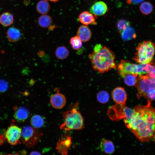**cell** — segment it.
<instances>
[{
    "label": "cell",
    "instance_id": "6da1fadb",
    "mask_svg": "<svg viewBox=\"0 0 155 155\" xmlns=\"http://www.w3.org/2000/svg\"><path fill=\"white\" fill-rule=\"evenodd\" d=\"M147 101L145 105L136 106L134 113L126 126L142 142H149L155 134V108Z\"/></svg>",
    "mask_w": 155,
    "mask_h": 155
},
{
    "label": "cell",
    "instance_id": "7a4b0ae2",
    "mask_svg": "<svg viewBox=\"0 0 155 155\" xmlns=\"http://www.w3.org/2000/svg\"><path fill=\"white\" fill-rule=\"evenodd\" d=\"M88 57L93 68L100 73H104L116 67L114 53L101 44H97L94 46Z\"/></svg>",
    "mask_w": 155,
    "mask_h": 155
},
{
    "label": "cell",
    "instance_id": "3957f363",
    "mask_svg": "<svg viewBox=\"0 0 155 155\" xmlns=\"http://www.w3.org/2000/svg\"><path fill=\"white\" fill-rule=\"evenodd\" d=\"M76 105L63 113L64 121L60 127L61 130L67 131L83 129L84 119L80 113L77 110L78 106Z\"/></svg>",
    "mask_w": 155,
    "mask_h": 155
},
{
    "label": "cell",
    "instance_id": "277c9868",
    "mask_svg": "<svg viewBox=\"0 0 155 155\" xmlns=\"http://www.w3.org/2000/svg\"><path fill=\"white\" fill-rule=\"evenodd\" d=\"M136 52L133 59L140 63H150L155 53L154 44L151 41H144L140 43L136 48Z\"/></svg>",
    "mask_w": 155,
    "mask_h": 155
},
{
    "label": "cell",
    "instance_id": "5b68a950",
    "mask_svg": "<svg viewBox=\"0 0 155 155\" xmlns=\"http://www.w3.org/2000/svg\"><path fill=\"white\" fill-rule=\"evenodd\" d=\"M134 113L133 109L117 103L110 107L108 111V116L111 120L117 121L123 119L126 126L130 122Z\"/></svg>",
    "mask_w": 155,
    "mask_h": 155
},
{
    "label": "cell",
    "instance_id": "8992f818",
    "mask_svg": "<svg viewBox=\"0 0 155 155\" xmlns=\"http://www.w3.org/2000/svg\"><path fill=\"white\" fill-rule=\"evenodd\" d=\"M42 135V133L36 128L26 126L22 129L21 138L25 146L30 148L36 145Z\"/></svg>",
    "mask_w": 155,
    "mask_h": 155
},
{
    "label": "cell",
    "instance_id": "52a82bcc",
    "mask_svg": "<svg viewBox=\"0 0 155 155\" xmlns=\"http://www.w3.org/2000/svg\"><path fill=\"white\" fill-rule=\"evenodd\" d=\"M137 88V96L139 99L142 97L146 98L147 94L151 90L155 88V81L147 75H138L135 85Z\"/></svg>",
    "mask_w": 155,
    "mask_h": 155
},
{
    "label": "cell",
    "instance_id": "ba28073f",
    "mask_svg": "<svg viewBox=\"0 0 155 155\" xmlns=\"http://www.w3.org/2000/svg\"><path fill=\"white\" fill-rule=\"evenodd\" d=\"M117 70L118 73L122 78L129 74L138 75L140 71L139 64L131 63L127 60H122L118 65Z\"/></svg>",
    "mask_w": 155,
    "mask_h": 155
},
{
    "label": "cell",
    "instance_id": "9c48e42d",
    "mask_svg": "<svg viewBox=\"0 0 155 155\" xmlns=\"http://www.w3.org/2000/svg\"><path fill=\"white\" fill-rule=\"evenodd\" d=\"M22 131L20 127L14 124H12L5 132V140L11 145H17L21 138Z\"/></svg>",
    "mask_w": 155,
    "mask_h": 155
},
{
    "label": "cell",
    "instance_id": "30bf717a",
    "mask_svg": "<svg viewBox=\"0 0 155 155\" xmlns=\"http://www.w3.org/2000/svg\"><path fill=\"white\" fill-rule=\"evenodd\" d=\"M71 144V137L69 135H64L59 139L56 149L58 152L61 154L67 155Z\"/></svg>",
    "mask_w": 155,
    "mask_h": 155
},
{
    "label": "cell",
    "instance_id": "8fae6325",
    "mask_svg": "<svg viewBox=\"0 0 155 155\" xmlns=\"http://www.w3.org/2000/svg\"><path fill=\"white\" fill-rule=\"evenodd\" d=\"M112 95L117 104L125 105L127 95L124 88L121 87L115 88L112 92Z\"/></svg>",
    "mask_w": 155,
    "mask_h": 155
},
{
    "label": "cell",
    "instance_id": "7c38bea8",
    "mask_svg": "<svg viewBox=\"0 0 155 155\" xmlns=\"http://www.w3.org/2000/svg\"><path fill=\"white\" fill-rule=\"evenodd\" d=\"M57 91V92L51 97L50 102L53 108L59 109L65 106L66 102V100L64 95L59 93L58 90Z\"/></svg>",
    "mask_w": 155,
    "mask_h": 155
},
{
    "label": "cell",
    "instance_id": "4fadbf2b",
    "mask_svg": "<svg viewBox=\"0 0 155 155\" xmlns=\"http://www.w3.org/2000/svg\"><path fill=\"white\" fill-rule=\"evenodd\" d=\"M106 3L102 1H98L94 4L90 9V13L95 16H101L105 14L107 11Z\"/></svg>",
    "mask_w": 155,
    "mask_h": 155
},
{
    "label": "cell",
    "instance_id": "5bb4252c",
    "mask_svg": "<svg viewBox=\"0 0 155 155\" xmlns=\"http://www.w3.org/2000/svg\"><path fill=\"white\" fill-rule=\"evenodd\" d=\"M77 35L82 42H85L88 41L91 38L92 32L88 27L83 25L79 27Z\"/></svg>",
    "mask_w": 155,
    "mask_h": 155
},
{
    "label": "cell",
    "instance_id": "9a60e30c",
    "mask_svg": "<svg viewBox=\"0 0 155 155\" xmlns=\"http://www.w3.org/2000/svg\"><path fill=\"white\" fill-rule=\"evenodd\" d=\"M79 21L84 25L94 24L95 19L94 16L91 13L84 11L81 13L79 16Z\"/></svg>",
    "mask_w": 155,
    "mask_h": 155
},
{
    "label": "cell",
    "instance_id": "2e32d148",
    "mask_svg": "<svg viewBox=\"0 0 155 155\" xmlns=\"http://www.w3.org/2000/svg\"><path fill=\"white\" fill-rule=\"evenodd\" d=\"M99 147L102 151L107 154H112L115 150L113 143L111 141L104 139L100 142Z\"/></svg>",
    "mask_w": 155,
    "mask_h": 155
},
{
    "label": "cell",
    "instance_id": "e0dca14e",
    "mask_svg": "<svg viewBox=\"0 0 155 155\" xmlns=\"http://www.w3.org/2000/svg\"><path fill=\"white\" fill-rule=\"evenodd\" d=\"M29 115V112L28 110L24 107H21L16 108L14 117L17 121L22 122L26 120Z\"/></svg>",
    "mask_w": 155,
    "mask_h": 155
},
{
    "label": "cell",
    "instance_id": "ac0fdd59",
    "mask_svg": "<svg viewBox=\"0 0 155 155\" xmlns=\"http://www.w3.org/2000/svg\"><path fill=\"white\" fill-rule=\"evenodd\" d=\"M7 36L9 40L11 42L18 41L21 38L20 31L14 27H11L8 29L7 32Z\"/></svg>",
    "mask_w": 155,
    "mask_h": 155
},
{
    "label": "cell",
    "instance_id": "d6986e66",
    "mask_svg": "<svg viewBox=\"0 0 155 155\" xmlns=\"http://www.w3.org/2000/svg\"><path fill=\"white\" fill-rule=\"evenodd\" d=\"M36 9L39 13L46 14L50 11V6L47 0H41L37 3Z\"/></svg>",
    "mask_w": 155,
    "mask_h": 155
},
{
    "label": "cell",
    "instance_id": "ffe728a7",
    "mask_svg": "<svg viewBox=\"0 0 155 155\" xmlns=\"http://www.w3.org/2000/svg\"><path fill=\"white\" fill-rule=\"evenodd\" d=\"M13 20V16L9 12L3 13L0 16V23L5 26H7L11 25Z\"/></svg>",
    "mask_w": 155,
    "mask_h": 155
},
{
    "label": "cell",
    "instance_id": "44dd1931",
    "mask_svg": "<svg viewBox=\"0 0 155 155\" xmlns=\"http://www.w3.org/2000/svg\"><path fill=\"white\" fill-rule=\"evenodd\" d=\"M69 52L68 49L64 46H60L57 48L55 51V55L59 59L63 60L69 56Z\"/></svg>",
    "mask_w": 155,
    "mask_h": 155
},
{
    "label": "cell",
    "instance_id": "7402d4cb",
    "mask_svg": "<svg viewBox=\"0 0 155 155\" xmlns=\"http://www.w3.org/2000/svg\"><path fill=\"white\" fill-rule=\"evenodd\" d=\"M52 19L50 16L46 14H43L40 16L38 20L39 25L41 27L46 28L48 27L51 24Z\"/></svg>",
    "mask_w": 155,
    "mask_h": 155
},
{
    "label": "cell",
    "instance_id": "603a6c76",
    "mask_svg": "<svg viewBox=\"0 0 155 155\" xmlns=\"http://www.w3.org/2000/svg\"><path fill=\"white\" fill-rule=\"evenodd\" d=\"M121 36L122 39L125 41L131 40L135 36L134 29L130 26L121 32Z\"/></svg>",
    "mask_w": 155,
    "mask_h": 155
},
{
    "label": "cell",
    "instance_id": "cb8c5ba5",
    "mask_svg": "<svg viewBox=\"0 0 155 155\" xmlns=\"http://www.w3.org/2000/svg\"><path fill=\"white\" fill-rule=\"evenodd\" d=\"M30 122L32 127L36 129L42 127L44 123V121L40 116L35 115L32 117Z\"/></svg>",
    "mask_w": 155,
    "mask_h": 155
},
{
    "label": "cell",
    "instance_id": "d4e9b609",
    "mask_svg": "<svg viewBox=\"0 0 155 155\" xmlns=\"http://www.w3.org/2000/svg\"><path fill=\"white\" fill-rule=\"evenodd\" d=\"M137 75L134 74H129L123 77L125 84L127 86H135L137 81Z\"/></svg>",
    "mask_w": 155,
    "mask_h": 155
},
{
    "label": "cell",
    "instance_id": "484cf974",
    "mask_svg": "<svg viewBox=\"0 0 155 155\" xmlns=\"http://www.w3.org/2000/svg\"><path fill=\"white\" fill-rule=\"evenodd\" d=\"M70 43L72 48L75 50L80 49L82 46V41L77 36H73L71 38Z\"/></svg>",
    "mask_w": 155,
    "mask_h": 155
},
{
    "label": "cell",
    "instance_id": "4316f807",
    "mask_svg": "<svg viewBox=\"0 0 155 155\" xmlns=\"http://www.w3.org/2000/svg\"><path fill=\"white\" fill-rule=\"evenodd\" d=\"M109 95L104 91L99 92L97 95V99L98 102L104 104L107 102L109 99Z\"/></svg>",
    "mask_w": 155,
    "mask_h": 155
},
{
    "label": "cell",
    "instance_id": "83f0119b",
    "mask_svg": "<svg viewBox=\"0 0 155 155\" xmlns=\"http://www.w3.org/2000/svg\"><path fill=\"white\" fill-rule=\"evenodd\" d=\"M130 22L128 21L123 19L119 20L117 22V27L118 30L120 32L126 29L130 26Z\"/></svg>",
    "mask_w": 155,
    "mask_h": 155
},
{
    "label": "cell",
    "instance_id": "f1b7e54d",
    "mask_svg": "<svg viewBox=\"0 0 155 155\" xmlns=\"http://www.w3.org/2000/svg\"><path fill=\"white\" fill-rule=\"evenodd\" d=\"M151 5L147 3L144 2L141 4L140 9L141 12L144 14H147L152 9Z\"/></svg>",
    "mask_w": 155,
    "mask_h": 155
},
{
    "label": "cell",
    "instance_id": "f546056e",
    "mask_svg": "<svg viewBox=\"0 0 155 155\" xmlns=\"http://www.w3.org/2000/svg\"><path fill=\"white\" fill-rule=\"evenodd\" d=\"M8 88L7 82L3 80H0V94L4 93Z\"/></svg>",
    "mask_w": 155,
    "mask_h": 155
},
{
    "label": "cell",
    "instance_id": "4dcf8cb0",
    "mask_svg": "<svg viewBox=\"0 0 155 155\" xmlns=\"http://www.w3.org/2000/svg\"><path fill=\"white\" fill-rule=\"evenodd\" d=\"M146 98L147 99V101L150 102L155 100V88L152 89L148 93Z\"/></svg>",
    "mask_w": 155,
    "mask_h": 155
},
{
    "label": "cell",
    "instance_id": "1f68e13d",
    "mask_svg": "<svg viewBox=\"0 0 155 155\" xmlns=\"http://www.w3.org/2000/svg\"><path fill=\"white\" fill-rule=\"evenodd\" d=\"M147 74L150 78L155 81V67L154 66L150 71Z\"/></svg>",
    "mask_w": 155,
    "mask_h": 155
},
{
    "label": "cell",
    "instance_id": "d6a6232c",
    "mask_svg": "<svg viewBox=\"0 0 155 155\" xmlns=\"http://www.w3.org/2000/svg\"><path fill=\"white\" fill-rule=\"evenodd\" d=\"M5 140V137L3 135L0 134V146L4 144Z\"/></svg>",
    "mask_w": 155,
    "mask_h": 155
},
{
    "label": "cell",
    "instance_id": "836d02e7",
    "mask_svg": "<svg viewBox=\"0 0 155 155\" xmlns=\"http://www.w3.org/2000/svg\"><path fill=\"white\" fill-rule=\"evenodd\" d=\"M41 154L37 151H32L31 152L30 155H40Z\"/></svg>",
    "mask_w": 155,
    "mask_h": 155
},
{
    "label": "cell",
    "instance_id": "e575fe53",
    "mask_svg": "<svg viewBox=\"0 0 155 155\" xmlns=\"http://www.w3.org/2000/svg\"><path fill=\"white\" fill-rule=\"evenodd\" d=\"M46 0L50 1L52 2H56L58 1L59 0Z\"/></svg>",
    "mask_w": 155,
    "mask_h": 155
},
{
    "label": "cell",
    "instance_id": "d590c367",
    "mask_svg": "<svg viewBox=\"0 0 155 155\" xmlns=\"http://www.w3.org/2000/svg\"><path fill=\"white\" fill-rule=\"evenodd\" d=\"M153 138L154 139V142L155 143V134L154 135Z\"/></svg>",
    "mask_w": 155,
    "mask_h": 155
}]
</instances>
